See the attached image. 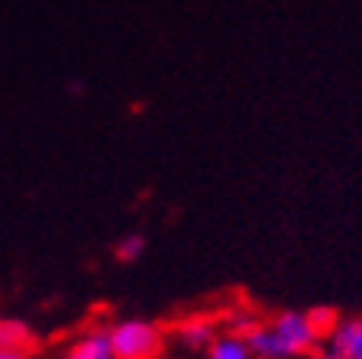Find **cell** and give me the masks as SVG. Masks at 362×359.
<instances>
[{"label":"cell","mask_w":362,"mask_h":359,"mask_svg":"<svg viewBox=\"0 0 362 359\" xmlns=\"http://www.w3.org/2000/svg\"><path fill=\"white\" fill-rule=\"evenodd\" d=\"M246 343L256 359H301L320 346V334L308 321V311H281L259 321L246 334Z\"/></svg>","instance_id":"1"},{"label":"cell","mask_w":362,"mask_h":359,"mask_svg":"<svg viewBox=\"0 0 362 359\" xmlns=\"http://www.w3.org/2000/svg\"><path fill=\"white\" fill-rule=\"evenodd\" d=\"M113 359H158L165 346V330L143 317H123L107 327Z\"/></svg>","instance_id":"2"},{"label":"cell","mask_w":362,"mask_h":359,"mask_svg":"<svg viewBox=\"0 0 362 359\" xmlns=\"http://www.w3.org/2000/svg\"><path fill=\"white\" fill-rule=\"evenodd\" d=\"M314 359H362V314L339 317L314 350Z\"/></svg>","instance_id":"3"},{"label":"cell","mask_w":362,"mask_h":359,"mask_svg":"<svg viewBox=\"0 0 362 359\" xmlns=\"http://www.w3.org/2000/svg\"><path fill=\"white\" fill-rule=\"evenodd\" d=\"M62 359H113L110 350V337H107V327L100 330H88L75 343L62 353Z\"/></svg>","instance_id":"4"},{"label":"cell","mask_w":362,"mask_h":359,"mask_svg":"<svg viewBox=\"0 0 362 359\" xmlns=\"http://www.w3.org/2000/svg\"><path fill=\"white\" fill-rule=\"evenodd\" d=\"M175 337H178L185 346H191V350H207L211 340L217 337V321L207 314L188 317V321H181L178 327H175Z\"/></svg>","instance_id":"5"},{"label":"cell","mask_w":362,"mask_h":359,"mask_svg":"<svg viewBox=\"0 0 362 359\" xmlns=\"http://www.w3.org/2000/svg\"><path fill=\"white\" fill-rule=\"evenodd\" d=\"M207 359H256L252 356V350H249L246 337H240V334H217V337L211 340V346H207Z\"/></svg>","instance_id":"6"},{"label":"cell","mask_w":362,"mask_h":359,"mask_svg":"<svg viewBox=\"0 0 362 359\" xmlns=\"http://www.w3.org/2000/svg\"><path fill=\"white\" fill-rule=\"evenodd\" d=\"M30 346H33L30 324L0 314V350H30Z\"/></svg>","instance_id":"7"},{"label":"cell","mask_w":362,"mask_h":359,"mask_svg":"<svg viewBox=\"0 0 362 359\" xmlns=\"http://www.w3.org/2000/svg\"><path fill=\"white\" fill-rule=\"evenodd\" d=\"M146 253V237L143 233H127V237L117 239V246H113V256L120 262H136L139 256Z\"/></svg>","instance_id":"8"},{"label":"cell","mask_w":362,"mask_h":359,"mask_svg":"<svg viewBox=\"0 0 362 359\" xmlns=\"http://www.w3.org/2000/svg\"><path fill=\"white\" fill-rule=\"evenodd\" d=\"M308 321L314 324V330L320 334V340L330 334L333 327H337V321H339V314L333 311V307H310L308 311Z\"/></svg>","instance_id":"9"},{"label":"cell","mask_w":362,"mask_h":359,"mask_svg":"<svg viewBox=\"0 0 362 359\" xmlns=\"http://www.w3.org/2000/svg\"><path fill=\"white\" fill-rule=\"evenodd\" d=\"M0 359H30L26 350H0Z\"/></svg>","instance_id":"10"}]
</instances>
